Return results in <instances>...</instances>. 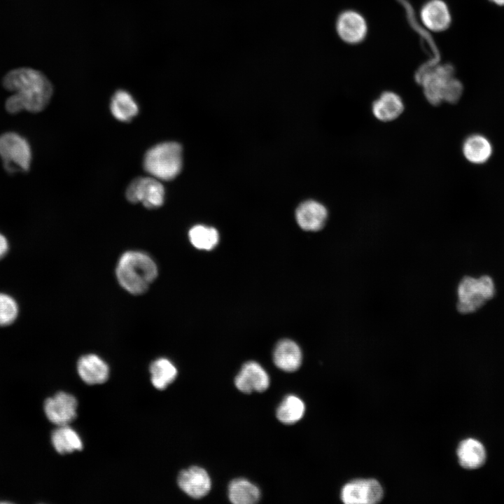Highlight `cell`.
I'll return each instance as SVG.
<instances>
[{
  "label": "cell",
  "mask_w": 504,
  "mask_h": 504,
  "mask_svg": "<svg viewBox=\"0 0 504 504\" xmlns=\"http://www.w3.org/2000/svg\"><path fill=\"white\" fill-rule=\"evenodd\" d=\"M151 382L159 390L166 388L177 376V369L168 359L161 358L153 361L150 365Z\"/></svg>",
  "instance_id": "cb8c5ba5"
},
{
  "label": "cell",
  "mask_w": 504,
  "mask_h": 504,
  "mask_svg": "<svg viewBox=\"0 0 504 504\" xmlns=\"http://www.w3.org/2000/svg\"><path fill=\"white\" fill-rule=\"evenodd\" d=\"M0 157L8 172H27L32 157L30 145L16 132L4 133L0 135Z\"/></svg>",
  "instance_id": "5b68a950"
},
{
  "label": "cell",
  "mask_w": 504,
  "mask_h": 504,
  "mask_svg": "<svg viewBox=\"0 0 504 504\" xmlns=\"http://www.w3.org/2000/svg\"><path fill=\"white\" fill-rule=\"evenodd\" d=\"M78 401L71 394L59 391L47 398L44 412L48 419L57 426L68 425L77 416Z\"/></svg>",
  "instance_id": "30bf717a"
},
{
  "label": "cell",
  "mask_w": 504,
  "mask_h": 504,
  "mask_svg": "<svg viewBox=\"0 0 504 504\" xmlns=\"http://www.w3.org/2000/svg\"><path fill=\"white\" fill-rule=\"evenodd\" d=\"M305 411L304 402L297 396H286L276 409L278 420L284 424H293L300 421Z\"/></svg>",
  "instance_id": "603a6c76"
},
{
  "label": "cell",
  "mask_w": 504,
  "mask_h": 504,
  "mask_svg": "<svg viewBox=\"0 0 504 504\" xmlns=\"http://www.w3.org/2000/svg\"><path fill=\"white\" fill-rule=\"evenodd\" d=\"M77 370L82 380L91 385L102 384L109 376L108 365L95 354H87L80 357L77 363Z\"/></svg>",
  "instance_id": "9a60e30c"
},
{
  "label": "cell",
  "mask_w": 504,
  "mask_h": 504,
  "mask_svg": "<svg viewBox=\"0 0 504 504\" xmlns=\"http://www.w3.org/2000/svg\"><path fill=\"white\" fill-rule=\"evenodd\" d=\"M458 461L466 469H475L482 466L486 460V451L481 442L468 438L463 440L457 449Z\"/></svg>",
  "instance_id": "ac0fdd59"
},
{
  "label": "cell",
  "mask_w": 504,
  "mask_h": 504,
  "mask_svg": "<svg viewBox=\"0 0 504 504\" xmlns=\"http://www.w3.org/2000/svg\"><path fill=\"white\" fill-rule=\"evenodd\" d=\"M404 110L401 97L392 91L382 92L372 105L374 117L382 122H390L398 118Z\"/></svg>",
  "instance_id": "e0dca14e"
},
{
  "label": "cell",
  "mask_w": 504,
  "mask_h": 504,
  "mask_svg": "<svg viewBox=\"0 0 504 504\" xmlns=\"http://www.w3.org/2000/svg\"><path fill=\"white\" fill-rule=\"evenodd\" d=\"M126 197L132 203L141 202L146 208H158L163 204L164 189L160 180L154 177H140L129 185Z\"/></svg>",
  "instance_id": "52a82bcc"
},
{
  "label": "cell",
  "mask_w": 504,
  "mask_h": 504,
  "mask_svg": "<svg viewBox=\"0 0 504 504\" xmlns=\"http://www.w3.org/2000/svg\"><path fill=\"white\" fill-rule=\"evenodd\" d=\"M228 498L234 504H252L258 502L260 497L259 488L244 478L232 480L227 489Z\"/></svg>",
  "instance_id": "d6986e66"
},
{
  "label": "cell",
  "mask_w": 504,
  "mask_h": 504,
  "mask_svg": "<svg viewBox=\"0 0 504 504\" xmlns=\"http://www.w3.org/2000/svg\"><path fill=\"white\" fill-rule=\"evenodd\" d=\"M489 1H491V2H493V4H495L498 6H504V0H489Z\"/></svg>",
  "instance_id": "83f0119b"
},
{
  "label": "cell",
  "mask_w": 504,
  "mask_h": 504,
  "mask_svg": "<svg viewBox=\"0 0 504 504\" xmlns=\"http://www.w3.org/2000/svg\"><path fill=\"white\" fill-rule=\"evenodd\" d=\"M2 83L7 90L13 92L5 104L6 111L12 114L23 110L40 112L48 106L52 95V86L48 78L31 68L9 71Z\"/></svg>",
  "instance_id": "6da1fadb"
},
{
  "label": "cell",
  "mask_w": 504,
  "mask_h": 504,
  "mask_svg": "<svg viewBox=\"0 0 504 504\" xmlns=\"http://www.w3.org/2000/svg\"><path fill=\"white\" fill-rule=\"evenodd\" d=\"M463 153L467 160L475 164L486 162L492 154L489 141L482 135L473 134L468 137L463 145Z\"/></svg>",
  "instance_id": "44dd1931"
},
{
  "label": "cell",
  "mask_w": 504,
  "mask_h": 504,
  "mask_svg": "<svg viewBox=\"0 0 504 504\" xmlns=\"http://www.w3.org/2000/svg\"><path fill=\"white\" fill-rule=\"evenodd\" d=\"M420 19L424 26L430 31L442 32L451 23L449 6L443 0H428L421 8Z\"/></svg>",
  "instance_id": "4fadbf2b"
},
{
  "label": "cell",
  "mask_w": 504,
  "mask_h": 504,
  "mask_svg": "<svg viewBox=\"0 0 504 504\" xmlns=\"http://www.w3.org/2000/svg\"><path fill=\"white\" fill-rule=\"evenodd\" d=\"M51 442L60 454L72 453L83 449V442L78 433L68 425L58 426L51 434Z\"/></svg>",
  "instance_id": "ffe728a7"
},
{
  "label": "cell",
  "mask_w": 504,
  "mask_h": 504,
  "mask_svg": "<svg viewBox=\"0 0 504 504\" xmlns=\"http://www.w3.org/2000/svg\"><path fill=\"white\" fill-rule=\"evenodd\" d=\"M328 216L326 207L315 200L301 203L295 212L296 220L304 230L317 232L326 225Z\"/></svg>",
  "instance_id": "5bb4252c"
},
{
  "label": "cell",
  "mask_w": 504,
  "mask_h": 504,
  "mask_svg": "<svg viewBox=\"0 0 504 504\" xmlns=\"http://www.w3.org/2000/svg\"><path fill=\"white\" fill-rule=\"evenodd\" d=\"M492 279L486 275L479 279L465 276L457 288L456 309L461 314H469L479 309L494 295Z\"/></svg>",
  "instance_id": "277c9868"
},
{
  "label": "cell",
  "mask_w": 504,
  "mask_h": 504,
  "mask_svg": "<svg viewBox=\"0 0 504 504\" xmlns=\"http://www.w3.org/2000/svg\"><path fill=\"white\" fill-rule=\"evenodd\" d=\"M302 354L300 346L293 340L284 339L276 345L273 353L275 365L285 372H294L302 364Z\"/></svg>",
  "instance_id": "2e32d148"
},
{
  "label": "cell",
  "mask_w": 504,
  "mask_h": 504,
  "mask_svg": "<svg viewBox=\"0 0 504 504\" xmlns=\"http://www.w3.org/2000/svg\"><path fill=\"white\" fill-rule=\"evenodd\" d=\"M18 305L10 296L0 293V326L12 323L18 315Z\"/></svg>",
  "instance_id": "484cf974"
},
{
  "label": "cell",
  "mask_w": 504,
  "mask_h": 504,
  "mask_svg": "<svg viewBox=\"0 0 504 504\" xmlns=\"http://www.w3.org/2000/svg\"><path fill=\"white\" fill-rule=\"evenodd\" d=\"M110 108L112 115L122 122L131 120L139 112L138 106L132 95L123 90L116 91L113 95Z\"/></svg>",
  "instance_id": "7402d4cb"
},
{
  "label": "cell",
  "mask_w": 504,
  "mask_h": 504,
  "mask_svg": "<svg viewBox=\"0 0 504 504\" xmlns=\"http://www.w3.org/2000/svg\"><path fill=\"white\" fill-rule=\"evenodd\" d=\"M335 29L340 38L350 45L360 43L366 38L368 26L364 16L355 10H346L337 18Z\"/></svg>",
  "instance_id": "9c48e42d"
},
{
  "label": "cell",
  "mask_w": 504,
  "mask_h": 504,
  "mask_svg": "<svg viewBox=\"0 0 504 504\" xmlns=\"http://www.w3.org/2000/svg\"><path fill=\"white\" fill-rule=\"evenodd\" d=\"M188 236L191 244L200 250L213 249L219 240L218 232L215 228L202 225L193 226Z\"/></svg>",
  "instance_id": "d4e9b609"
},
{
  "label": "cell",
  "mask_w": 504,
  "mask_h": 504,
  "mask_svg": "<svg viewBox=\"0 0 504 504\" xmlns=\"http://www.w3.org/2000/svg\"><path fill=\"white\" fill-rule=\"evenodd\" d=\"M237 388L242 393L263 392L270 386V377L257 362L248 361L243 365L234 378Z\"/></svg>",
  "instance_id": "8fae6325"
},
{
  "label": "cell",
  "mask_w": 504,
  "mask_h": 504,
  "mask_svg": "<svg viewBox=\"0 0 504 504\" xmlns=\"http://www.w3.org/2000/svg\"><path fill=\"white\" fill-rule=\"evenodd\" d=\"M158 274L155 262L147 254L128 251L120 258L116 276L121 286L130 293L145 292Z\"/></svg>",
  "instance_id": "7a4b0ae2"
},
{
  "label": "cell",
  "mask_w": 504,
  "mask_h": 504,
  "mask_svg": "<svg viewBox=\"0 0 504 504\" xmlns=\"http://www.w3.org/2000/svg\"><path fill=\"white\" fill-rule=\"evenodd\" d=\"M144 167L160 181L174 179L182 168L181 145L176 142H164L153 146L145 155Z\"/></svg>",
  "instance_id": "3957f363"
},
{
  "label": "cell",
  "mask_w": 504,
  "mask_h": 504,
  "mask_svg": "<svg viewBox=\"0 0 504 504\" xmlns=\"http://www.w3.org/2000/svg\"><path fill=\"white\" fill-rule=\"evenodd\" d=\"M8 244L4 236L0 234V258H1L7 252Z\"/></svg>",
  "instance_id": "4316f807"
},
{
  "label": "cell",
  "mask_w": 504,
  "mask_h": 504,
  "mask_svg": "<svg viewBox=\"0 0 504 504\" xmlns=\"http://www.w3.org/2000/svg\"><path fill=\"white\" fill-rule=\"evenodd\" d=\"M454 77V66L444 64L425 68L417 74L416 80L423 87L427 101L437 106L443 102L445 91Z\"/></svg>",
  "instance_id": "8992f818"
},
{
  "label": "cell",
  "mask_w": 504,
  "mask_h": 504,
  "mask_svg": "<svg viewBox=\"0 0 504 504\" xmlns=\"http://www.w3.org/2000/svg\"><path fill=\"white\" fill-rule=\"evenodd\" d=\"M380 484L373 479H358L346 483L342 489L341 499L346 504H373L383 497Z\"/></svg>",
  "instance_id": "ba28073f"
},
{
  "label": "cell",
  "mask_w": 504,
  "mask_h": 504,
  "mask_svg": "<svg viewBox=\"0 0 504 504\" xmlns=\"http://www.w3.org/2000/svg\"><path fill=\"white\" fill-rule=\"evenodd\" d=\"M177 483L185 493L197 499L207 495L211 488L209 475L200 466L183 470L178 476Z\"/></svg>",
  "instance_id": "7c38bea8"
}]
</instances>
